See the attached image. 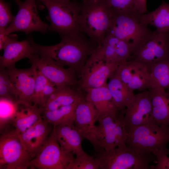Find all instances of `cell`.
<instances>
[{
  "instance_id": "cell-25",
  "label": "cell",
  "mask_w": 169,
  "mask_h": 169,
  "mask_svg": "<svg viewBox=\"0 0 169 169\" xmlns=\"http://www.w3.org/2000/svg\"><path fill=\"white\" fill-rule=\"evenodd\" d=\"M107 87L117 109L125 111L134 95L133 90L124 83L115 71L109 78Z\"/></svg>"
},
{
  "instance_id": "cell-2",
  "label": "cell",
  "mask_w": 169,
  "mask_h": 169,
  "mask_svg": "<svg viewBox=\"0 0 169 169\" xmlns=\"http://www.w3.org/2000/svg\"><path fill=\"white\" fill-rule=\"evenodd\" d=\"M111 12V23L106 35L127 42L131 47L132 55L158 33L143 24L140 19L141 14L135 10L121 13Z\"/></svg>"
},
{
  "instance_id": "cell-28",
  "label": "cell",
  "mask_w": 169,
  "mask_h": 169,
  "mask_svg": "<svg viewBox=\"0 0 169 169\" xmlns=\"http://www.w3.org/2000/svg\"><path fill=\"white\" fill-rule=\"evenodd\" d=\"M149 71V89H161L169 91V56L154 64Z\"/></svg>"
},
{
  "instance_id": "cell-4",
  "label": "cell",
  "mask_w": 169,
  "mask_h": 169,
  "mask_svg": "<svg viewBox=\"0 0 169 169\" xmlns=\"http://www.w3.org/2000/svg\"><path fill=\"white\" fill-rule=\"evenodd\" d=\"M168 143L169 126H160L153 121L129 131L126 144L137 153L153 155L156 151L169 153V148L166 147Z\"/></svg>"
},
{
  "instance_id": "cell-14",
  "label": "cell",
  "mask_w": 169,
  "mask_h": 169,
  "mask_svg": "<svg viewBox=\"0 0 169 169\" xmlns=\"http://www.w3.org/2000/svg\"><path fill=\"white\" fill-rule=\"evenodd\" d=\"M169 56V33H157L134 53L130 59L141 62L148 69Z\"/></svg>"
},
{
  "instance_id": "cell-20",
  "label": "cell",
  "mask_w": 169,
  "mask_h": 169,
  "mask_svg": "<svg viewBox=\"0 0 169 169\" xmlns=\"http://www.w3.org/2000/svg\"><path fill=\"white\" fill-rule=\"evenodd\" d=\"M54 136L63 151L76 156L88 155L83 150L82 144L84 138L76 128L74 123L54 126Z\"/></svg>"
},
{
  "instance_id": "cell-27",
  "label": "cell",
  "mask_w": 169,
  "mask_h": 169,
  "mask_svg": "<svg viewBox=\"0 0 169 169\" xmlns=\"http://www.w3.org/2000/svg\"><path fill=\"white\" fill-rule=\"evenodd\" d=\"M24 106L20 110L18 109L12 121L14 130L18 134L25 131L38 121L42 117L44 111L43 108L35 105Z\"/></svg>"
},
{
  "instance_id": "cell-22",
  "label": "cell",
  "mask_w": 169,
  "mask_h": 169,
  "mask_svg": "<svg viewBox=\"0 0 169 169\" xmlns=\"http://www.w3.org/2000/svg\"><path fill=\"white\" fill-rule=\"evenodd\" d=\"M84 91L86 93V100L96 110L98 118L114 114L119 110L114 102L107 83L100 87L88 89Z\"/></svg>"
},
{
  "instance_id": "cell-39",
  "label": "cell",
  "mask_w": 169,
  "mask_h": 169,
  "mask_svg": "<svg viewBox=\"0 0 169 169\" xmlns=\"http://www.w3.org/2000/svg\"><path fill=\"white\" fill-rule=\"evenodd\" d=\"M10 39L9 35H7L4 32L0 33V50L3 49Z\"/></svg>"
},
{
  "instance_id": "cell-31",
  "label": "cell",
  "mask_w": 169,
  "mask_h": 169,
  "mask_svg": "<svg viewBox=\"0 0 169 169\" xmlns=\"http://www.w3.org/2000/svg\"><path fill=\"white\" fill-rule=\"evenodd\" d=\"M0 97H5L18 102L17 93L7 69H0Z\"/></svg>"
},
{
  "instance_id": "cell-35",
  "label": "cell",
  "mask_w": 169,
  "mask_h": 169,
  "mask_svg": "<svg viewBox=\"0 0 169 169\" xmlns=\"http://www.w3.org/2000/svg\"><path fill=\"white\" fill-rule=\"evenodd\" d=\"M49 82V81L36 68L35 86L33 100V105L38 106L42 91Z\"/></svg>"
},
{
  "instance_id": "cell-40",
  "label": "cell",
  "mask_w": 169,
  "mask_h": 169,
  "mask_svg": "<svg viewBox=\"0 0 169 169\" xmlns=\"http://www.w3.org/2000/svg\"><path fill=\"white\" fill-rule=\"evenodd\" d=\"M90 0H82V1H90Z\"/></svg>"
},
{
  "instance_id": "cell-13",
  "label": "cell",
  "mask_w": 169,
  "mask_h": 169,
  "mask_svg": "<svg viewBox=\"0 0 169 169\" xmlns=\"http://www.w3.org/2000/svg\"><path fill=\"white\" fill-rule=\"evenodd\" d=\"M123 120L128 132L136 127L155 122L148 90L134 95L125 109Z\"/></svg>"
},
{
  "instance_id": "cell-32",
  "label": "cell",
  "mask_w": 169,
  "mask_h": 169,
  "mask_svg": "<svg viewBox=\"0 0 169 169\" xmlns=\"http://www.w3.org/2000/svg\"><path fill=\"white\" fill-rule=\"evenodd\" d=\"M100 169L99 161L88 155L76 156L71 161L67 169Z\"/></svg>"
},
{
  "instance_id": "cell-18",
  "label": "cell",
  "mask_w": 169,
  "mask_h": 169,
  "mask_svg": "<svg viewBox=\"0 0 169 169\" xmlns=\"http://www.w3.org/2000/svg\"><path fill=\"white\" fill-rule=\"evenodd\" d=\"M54 126L42 117L19 137L25 150L32 159L43 147L53 131Z\"/></svg>"
},
{
  "instance_id": "cell-3",
  "label": "cell",
  "mask_w": 169,
  "mask_h": 169,
  "mask_svg": "<svg viewBox=\"0 0 169 169\" xmlns=\"http://www.w3.org/2000/svg\"><path fill=\"white\" fill-rule=\"evenodd\" d=\"M79 18L81 31L98 44L104 39L110 27L111 12L105 0L82 1Z\"/></svg>"
},
{
  "instance_id": "cell-36",
  "label": "cell",
  "mask_w": 169,
  "mask_h": 169,
  "mask_svg": "<svg viewBox=\"0 0 169 169\" xmlns=\"http://www.w3.org/2000/svg\"><path fill=\"white\" fill-rule=\"evenodd\" d=\"M153 154L157 159V164L155 166H150V169H169V157L168 152L157 151Z\"/></svg>"
},
{
  "instance_id": "cell-12",
  "label": "cell",
  "mask_w": 169,
  "mask_h": 169,
  "mask_svg": "<svg viewBox=\"0 0 169 169\" xmlns=\"http://www.w3.org/2000/svg\"><path fill=\"white\" fill-rule=\"evenodd\" d=\"M48 81L57 86H78V77L72 68H65L49 58H42L35 53L29 59Z\"/></svg>"
},
{
  "instance_id": "cell-5",
  "label": "cell",
  "mask_w": 169,
  "mask_h": 169,
  "mask_svg": "<svg viewBox=\"0 0 169 169\" xmlns=\"http://www.w3.org/2000/svg\"><path fill=\"white\" fill-rule=\"evenodd\" d=\"M39 0L48 10V30L57 32L61 38L81 32L78 22L80 4L65 0Z\"/></svg>"
},
{
  "instance_id": "cell-21",
  "label": "cell",
  "mask_w": 169,
  "mask_h": 169,
  "mask_svg": "<svg viewBox=\"0 0 169 169\" xmlns=\"http://www.w3.org/2000/svg\"><path fill=\"white\" fill-rule=\"evenodd\" d=\"M97 48L107 61L119 64L130 60L132 54L127 42L110 35L106 36Z\"/></svg>"
},
{
  "instance_id": "cell-34",
  "label": "cell",
  "mask_w": 169,
  "mask_h": 169,
  "mask_svg": "<svg viewBox=\"0 0 169 169\" xmlns=\"http://www.w3.org/2000/svg\"><path fill=\"white\" fill-rule=\"evenodd\" d=\"M111 12L121 13L135 9V0H105Z\"/></svg>"
},
{
  "instance_id": "cell-1",
  "label": "cell",
  "mask_w": 169,
  "mask_h": 169,
  "mask_svg": "<svg viewBox=\"0 0 169 169\" xmlns=\"http://www.w3.org/2000/svg\"><path fill=\"white\" fill-rule=\"evenodd\" d=\"M82 32L61 38L57 44H36L30 34L28 39L34 52L40 57L50 58L63 66L73 69L80 77L85 64L98 44Z\"/></svg>"
},
{
  "instance_id": "cell-26",
  "label": "cell",
  "mask_w": 169,
  "mask_h": 169,
  "mask_svg": "<svg viewBox=\"0 0 169 169\" xmlns=\"http://www.w3.org/2000/svg\"><path fill=\"white\" fill-rule=\"evenodd\" d=\"M140 19L145 25L155 27L158 33H169V4L163 1L155 10L141 14Z\"/></svg>"
},
{
  "instance_id": "cell-37",
  "label": "cell",
  "mask_w": 169,
  "mask_h": 169,
  "mask_svg": "<svg viewBox=\"0 0 169 169\" xmlns=\"http://www.w3.org/2000/svg\"><path fill=\"white\" fill-rule=\"evenodd\" d=\"M56 87L57 86L49 81L42 91L38 106L44 108L49 97L55 90Z\"/></svg>"
},
{
  "instance_id": "cell-19",
  "label": "cell",
  "mask_w": 169,
  "mask_h": 169,
  "mask_svg": "<svg viewBox=\"0 0 169 169\" xmlns=\"http://www.w3.org/2000/svg\"><path fill=\"white\" fill-rule=\"evenodd\" d=\"M10 39L3 50L0 57V69L15 67L16 62L25 58L29 59L35 53L28 39L18 41L17 35L10 34Z\"/></svg>"
},
{
  "instance_id": "cell-9",
  "label": "cell",
  "mask_w": 169,
  "mask_h": 169,
  "mask_svg": "<svg viewBox=\"0 0 169 169\" xmlns=\"http://www.w3.org/2000/svg\"><path fill=\"white\" fill-rule=\"evenodd\" d=\"M32 158L15 130L2 134L0 137V169H27Z\"/></svg>"
},
{
  "instance_id": "cell-10",
  "label": "cell",
  "mask_w": 169,
  "mask_h": 169,
  "mask_svg": "<svg viewBox=\"0 0 169 169\" xmlns=\"http://www.w3.org/2000/svg\"><path fill=\"white\" fill-rule=\"evenodd\" d=\"M37 0H14L18 6V10L13 21L9 24L4 33L7 35L18 31L28 34L33 31L45 33L49 25L41 20L36 6Z\"/></svg>"
},
{
  "instance_id": "cell-29",
  "label": "cell",
  "mask_w": 169,
  "mask_h": 169,
  "mask_svg": "<svg viewBox=\"0 0 169 169\" xmlns=\"http://www.w3.org/2000/svg\"><path fill=\"white\" fill-rule=\"evenodd\" d=\"M79 101L54 110H44L42 117L54 126L74 123L75 108Z\"/></svg>"
},
{
  "instance_id": "cell-6",
  "label": "cell",
  "mask_w": 169,
  "mask_h": 169,
  "mask_svg": "<svg viewBox=\"0 0 169 169\" xmlns=\"http://www.w3.org/2000/svg\"><path fill=\"white\" fill-rule=\"evenodd\" d=\"M96 153L100 169H150L151 162L157 161L155 155L139 154L126 146Z\"/></svg>"
},
{
  "instance_id": "cell-15",
  "label": "cell",
  "mask_w": 169,
  "mask_h": 169,
  "mask_svg": "<svg viewBox=\"0 0 169 169\" xmlns=\"http://www.w3.org/2000/svg\"><path fill=\"white\" fill-rule=\"evenodd\" d=\"M98 112L85 97L79 101L75 108L74 124L77 130L84 138L88 140L95 150L96 147V125Z\"/></svg>"
},
{
  "instance_id": "cell-23",
  "label": "cell",
  "mask_w": 169,
  "mask_h": 169,
  "mask_svg": "<svg viewBox=\"0 0 169 169\" xmlns=\"http://www.w3.org/2000/svg\"><path fill=\"white\" fill-rule=\"evenodd\" d=\"M71 86H57L43 108L44 110H51L73 104L85 97L79 87Z\"/></svg>"
},
{
  "instance_id": "cell-33",
  "label": "cell",
  "mask_w": 169,
  "mask_h": 169,
  "mask_svg": "<svg viewBox=\"0 0 169 169\" xmlns=\"http://www.w3.org/2000/svg\"><path fill=\"white\" fill-rule=\"evenodd\" d=\"M14 17L10 10V3L0 0V33L4 32Z\"/></svg>"
},
{
  "instance_id": "cell-7",
  "label": "cell",
  "mask_w": 169,
  "mask_h": 169,
  "mask_svg": "<svg viewBox=\"0 0 169 169\" xmlns=\"http://www.w3.org/2000/svg\"><path fill=\"white\" fill-rule=\"evenodd\" d=\"M125 111L119 110L98 119L96 152L126 146L128 132L123 120Z\"/></svg>"
},
{
  "instance_id": "cell-30",
  "label": "cell",
  "mask_w": 169,
  "mask_h": 169,
  "mask_svg": "<svg viewBox=\"0 0 169 169\" xmlns=\"http://www.w3.org/2000/svg\"><path fill=\"white\" fill-rule=\"evenodd\" d=\"M18 102L9 99L0 97V131L5 129L13 120L18 110Z\"/></svg>"
},
{
  "instance_id": "cell-38",
  "label": "cell",
  "mask_w": 169,
  "mask_h": 169,
  "mask_svg": "<svg viewBox=\"0 0 169 169\" xmlns=\"http://www.w3.org/2000/svg\"><path fill=\"white\" fill-rule=\"evenodd\" d=\"M146 0H135V10L140 14L146 13Z\"/></svg>"
},
{
  "instance_id": "cell-17",
  "label": "cell",
  "mask_w": 169,
  "mask_h": 169,
  "mask_svg": "<svg viewBox=\"0 0 169 169\" xmlns=\"http://www.w3.org/2000/svg\"><path fill=\"white\" fill-rule=\"evenodd\" d=\"M116 71L122 82L133 91L142 92L150 88L149 69L141 62L130 59L120 64Z\"/></svg>"
},
{
  "instance_id": "cell-16",
  "label": "cell",
  "mask_w": 169,
  "mask_h": 169,
  "mask_svg": "<svg viewBox=\"0 0 169 169\" xmlns=\"http://www.w3.org/2000/svg\"><path fill=\"white\" fill-rule=\"evenodd\" d=\"M7 69L17 93L18 103L25 106L33 105L36 67L32 64L26 69H18L15 67Z\"/></svg>"
},
{
  "instance_id": "cell-41",
  "label": "cell",
  "mask_w": 169,
  "mask_h": 169,
  "mask_svg": "<svg viewBox=\"0 0 169 169\" xmlns=\"http://www.w3.org/2000/svg\"><path fill=\"white\" fill-rule=\"evenodd\" d=\"M65 0L68 1H71L72 0Z\"/></svg>"
},
{
  "instance_id": "cell-8",
  "label": "cell",
  "mask_w": 169,
  "mask_h": 169,
  "mask_svg": "<svg viewBox=\"0 0 169 169\" xmlns=\"http://www.w3.org/2000/svg\"><path fill=\"white\" fill-rule=\"evenodd\" d=\"M119 64L107 61L97 46L85 64L79 79V88L84 91L105 85Z\"/></svg>"
},
{
  "instance_id": "cell-11",
  "label": "cell",
  "mask_w": 169,
  "mask_h": 169,
  "mask_svg": "<svg viewBox=\"0 0 169 169\" xmlns=\"http://www.w3.org/2000/svg\"><path fill=\"white\" fill-rule=\"evenodd\" d=\"M74 155L64 152L57 140L53 130L45 143L32 159L30 168L38 169H67Z\"/></svg>"
},
{
  "instance_id": "cell-24",
  "label": "cell",
  "mask_w": 169,
  "mask_h": 169,
  "mask_svg": "<svg viewBox=\"0 0 169 169\" xmlns=\"http://www.w3.org/2000/svg\"><path fill=\"white\" fill-rule=\"evenodd\" d=\"M152 116L160 126H169V91L161 89H149Z\"/></svg>"
}]
</instances>
